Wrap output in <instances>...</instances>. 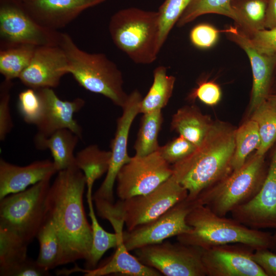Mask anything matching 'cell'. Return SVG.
<instances>
[{
    "label": "cell",
    "mask_w": 276,
    "mask_h": 276,
    "mask_svg": "<svg viewBox=\"0 0 276 276\" xmlns=\"http://www.w3.org/2000/svg\"><path fill=\"white\" fill-rule=\"evenodd\" d=\"M105 0H22L28 13L40 25L54 30L62 28L87 8Z\"/></svg>",
    "instance_id": "cell-19"
},
{
    "label": "cell",
    "mask_w": 276,
    "mask_h": 276,
    "mask_svg": "<svg viewBox=\"0 0 276 276\" xmlns=\"http://www.w3.org/2000/svg\"><path fill=\"white\" fill-rule=\"evenodd\" d=\"M36 46L19 44L0 50V73L5 80L18 78L29 65Z\"/></svg>",
    "instance_id": "cell-30"
},
{
    "label": "cell",
    "mask_w": 276,
    "mask_h": 276,
    "mask_svg": "<svg viewBox=\"0 0 276 276\" xmlns=\"http://www.w3.org/2000/svg\"><path fill=\"white\" fill-rule=\"evenodd\" d=\"M261 144V138L257 123L250 119L235 132V151L232 159L233 171L239 169L254 150Z\"/></svg>",
    "instance_id": "cell-32"
},
{
    "label": "cell",
    "mask_w": 276,
    "mask_h": 276,
    "mask_svg": "<svg viewBox=\"0 0 276 276\" xmlns=\"http://www.w3.org/2000/svg\"><path fill=\"white\" fill-rule=\"evenodd\" d=\"M213 122L198 108L191 105L178 109L173 115L170 125L172 130L198 147L204 139Z\"/></svg>",
    "instance_id": "cell-23"
},
{
    "label": "cell",
    "mask_w": 276,
    "mask_h": 276,
    "mask_svg": "<svg viewBox=\"0 0 276 276\" xmlns=\"http://www.w3.org/2000/svg\"><path fill=\"white\" fill-rule=\"evenodd\" d=\"M20 1H22V0H20Z\"/></svg>",
    "instance_id": "cell-47"
},
{
    "label": "cell",
    "mask_w": 276,
    "mask_h": 276,
    "mask_svg": "<svg viewBox=\"0 0 276 276\" xmlns=\"http://www.w3.org/2000/svg\"><path fill=\"white\" fill-rule=\"evenodd\" d=\"M198 205L200 204L196 198L187 197L154 220L124 231L123 240L126 248L129 251L134 250L189 232L192 228L187 223V216Z\"/></svg>",
    "instance_id": "cell-12"
},
{
    "label": "cell",
    "mask_w": 276,
    "mask_h": 276,
    "mask_svg": "<svg viewBox=\"0 0 276 276\" xmlns=\"http://www.w3.org/2000/svg\"><path fill=\"white\" fill-rule=\"evenodd\" d=\"M12 81L4 80L0 86V140H5L13 127L10 108V91Z\"/></svg>",
    "instance_id": "cell-38"
},
{
    "label": "cell",
    "mask_w": 276,
    "mask_h": 276,
    "mask_svg": "<svg viewBox=\"0 0 276 276\" xmlns=\"http://www.w3.org/2000/svg\"><path fill=\"white\" fill-rule=\"evenodd\" d=\"M203 248L178 242H162L135 249L137 259L166 276H205Z\"/></svg>",
    "instance_id": "cell-10"
},
{
    "label": "cell",
    "mask_w": 276,
    "mask_h": 276,
    "mask_svg": "<svg viewBox=\"0 0 276 276\" xmlns=\"http://www.w3.org/2000/svg\"><path fill=\"white\" fill-rule=\"evenodd\" d=\"M265 28L276 29V0H267Z\"/></svg>",
    "instance_id": "cell-44"
},
{
    "label": "cell",
    "mask_w": 276,
    "mask_h": 276,
    "mask_svg": "<svg viewBox=\"0 0 276 276\" xmlns=\"http://www.w3.org/2000/svg\"><path fill=\"white\" fill-rule=\"evenodd\" d=\"M230 213L233 219L249 228H276V149L260 191L251 200Z\"/></svg>",
    "instance_id": "cell-15"
},
{
    "label": "cell",
    "mask_w": 276,
    "mask_h": 276,
    "mask_svg": "<svg viewBox=\"0 0 276 276\" xmlns=\"http://www.w3.org/2000/svg\"><path fill=\"white\" fill-rule=\"evenodd\" d=\"M51 178L1 199L0 227L16 234L28 244L36 237L48 217L46 199Z\"/></svg>",
    "instance_id": "cell-7"
},
{
    "label": "cell",
    "mask_w": 276,
    "mask_h": 276,
    "mask_svg": "<svg viewBox=\"0 0 276 276\" xmlns=\"http://www.w3.org/2000/svg\"><path fill=\"white\" fill-rule=\"evenodd\" d=\"M61 36L37 22L20 0H1V49L19 44L59 45Z\"/></svg>",
    "instance_id": "cell-8"
},
{
    "label": "cell",
    "mask_w": 276,
    "mask_h": 276,
    "mask_svg": "<svg viewBox=\"0 0 276 276\" xmlns=\"http://www.w3.org/2000/svg\"><path fill=\"white\" fill-rule=\"evenodd\" d=\"M250 119L257 123L261 138L255 153L265 155L276 141V105L266 100L252 112Z\"/></svg>",
    "instance_id": "cell-33"
},
{
    "label": "cell",
    "mask_w": 276,
    "mask_h": 276,
    "mask_svg": "<svg viewBox=\"0 0 276 276\" xmlns=\"http://www.w3.org/2000/svg\"><path fill=\"white\" fill-rule=\"evenodd\" d=\"M143 97L135 89L128 96L122 107L123 113L117 121L114 137L110 144L111 157L109 169L102 183L93 195V199H102L113 202V186L117 174L122 167L131 158L127 153V142L131 124L140 113V107Z\"/></svg>",
    "instance_id": "cell-13"
},
{
    "label": "cell",
    "mask_w": 276,
    "mask_h": 276,
    "mask_svg": "<svg viewBox=\"0 0 276 276\" xmlns=\"http://www.w3.org/2000/svg\"><path fill=\"white\" fill-rule=\"evenodd\" d=\"M276 229V228H275ZM269 249L276 252V229L271 235V243Z\"/></svg>",
    "instance_id": "cell-45"
},
{
    "label": "cell",
    "mask_w": 276,
    "mask_h": 276,
    "mask_svg": "<svg viewBox=\"0 0 276 276\" xmlns=\"http://www.w3.org/2000/svg\"><path fill=\"white\" fill-rule=\"evenodd\" d=\"M252 258L266 276H276V252L268 248L259 249L254 251Z\"/></svg>",
    "instance_id": "cell-43"
},
{
    "label": "cell",
    "mask_w": 276,
    "mask_h": 276,
    "mask_svg": "<svg viewBox=\"0 0 276 276\" xmlns=\"http://www.w3.org/2000/svg\"><path fill=\"white\" fill-rule=\"evenodd\" d=\"M255 249L242 243L204 249L202 262L208 276H266L252 258Z\"/></svg>",
    "instance_id": "cell-14"
},
{
    "label": "cell",
    "mask_w": 276,
    "mask_h": 276,
    "mask_svg": "<svg viewBox=\"0 0 276 276\" xmlns=\"http://www.w3.org/2000/svg\"><path fill=\"white\" fill-rule=\"evenodd\" d=\"M111 157V151L100 149L90 145L75 155V164L85 175L87 188H93L95 181L106 173Z\"/></svg>",
    "instance_id": "cell-26"
},
{
    "label": "cell",
    "mask_w": 276,
    "mask_h": 276,
    "mask_svg": "<svg viewBox=\"0 0 276 276\" xmlns=\"http://www.w3.org/2000/svg\"><path fill=\"white\" fill-rule=\"evenodd\" d=\"M80 139L71 130L62 129L48 137L35 135L34 143L37 149L50 150L58 172L76 166L74 151Z\"/></svg>",
    "instance_id": "cell-22"
},
{
    "label": "cell",
    "mask_w": 276,
    "mask_h": 276,
    "mask_svg": "<svg viewBox=\"0 0 276 276\" xmlns=\"http://www.w3.org/2000/svg\"><path fill=\"white\" fill-rule=\"evenodd\" d=\"M246 35L260 52L268 54L276 53V29H264Z\"/></svg>",
    "instance_id": "cell-40"
},
{
    "label": "cell",
    "mask_w": 276,
    "mask_h": 276,
    "mask_svg": "<svg viewBox=\"0 0 276 276\" xmlns=\"http://www.w3.org/2000/svg\"><path fill=\"white\" fill-rule=\"evenodd\" d=\"M57 171L53 161L37 160L20 166L0 159V200L27 189L30 186L51 178Z\"/></svg>",
    "instance_id": "cell-20"
},
{
    "label": "cell",
    "mask_w": 276,
    "mask_h": 276,
    "mask_svg": "<svg viewBox=\"0 0 276 276\" xmlns=\"http://www.w3.org/2000/svg\"><path fill=\"white\" fill-rule=\"evenodd\" d=\"M28 243L13 232L0 227V275L26 260Z\"/></svg>",
    "instance_id": "cell-31"
},
{
    "label": "cell",
    "mask_w": 276,
    "mask_h": 276,
    "mask_svg": "<svg viewBox=\"0 0 276 276\" xmlns=\"http://www.w3.org/2000/svg\"><path fill=\"white\" fill-rule=\"evenodd\" d=\"M197 147L181 135L159 146L157 151L169 164L172 165L191 154Z\"/></svg>",
    "instance_id": "cell-37"
},
{
    "label": "cell",
    "mask_w": 276,
    "mask_h": 276,
    "mask_svg": "<svg viewBox=\"0 0 276 276\" xmlns=\"http://www.w3.org/2000/svg\"><path fill=\"white\" fill-rule=\"evenodd\" d=\"M108 29L115 45L134 63L149 64L157 58L161 49L158 11L121 9L111 16Z\"/></svg>",
    "instance_id": "cell-5"
},
{
    "label": "cell",
    "mask_w": 276,
    "mask_h": 276,
    "mask_svg": "<svg viewBox=\"0 0 276 276\" xmlns=\"http://www.w3.org/2000/svg\"><path fill=\"white\" fill-rule=\"evenodd\" d=\"M67 65L66 55L60 46H38L18 79L24 85L35 90L53 88L67 74Z\"/></svg>",
    "instance_id": "cell-17"
},
{
    "label": "cell",
    "mask_w": 276,
    "mask_h": 276,
    "mask_svg": "<svg viewBox=\"0 0 276 276\" xmlns=\"http://www.w3.org/2000/svg\"><path fill=\"white\" fill-rule=\"evenodd\" d=\"M175 78L167 74V68L158 66L153 71V81L140 104V113L162 109L168 103L173 91Z\"/></svg>",
    "instance_id": "cell-25"
},
{
    "label": "cell",
    "mask_w": 276,
    "mask_h": 276,
    "mask_svg": "<svg viewBox=\"0 0 276 276\" xmlns=\"http://www.w3.org/2000/svg\"><path fill=\"white\" fill-rule=\"evenodd\" d=\"M231 1L192 0L178 19L176 25L181 27L201 15L210 13L226 16L235 21L236 16L232 8Z\"/></svg>",
    "instance_id": "cell-34"
},
{
    "label": "cell",
    "mask_w": 276,
    "mask_h": 276,
    "mask_svg": "<svg viewBox=\"0 0 276 276\" xmlns=\"http://www.w3.org/2000/svg\"><path fill=\"white\" fill-rule=\"evenodd\" d=\"M190 98H197L202 102L209 106L216 105L221 98L220 87L212 81H205L200 83L190 95Z\"/></svg>",
    "instance_id": "cell-41"
},
{
    "label": "cell",
    "mask_w": 276,
    "mask_h": 276,
    "mask_svg": "<svg viewBox=\"0 0 276 276\" xmlns=\"http://www.w3.org/2000/svg\"><path fill=\"white\" fill-rule=\"evenodd\" d=\"M46 199L48 216L60 237L63 256L62 265L88 259L93 235L83 203L86 186L84 174L76 166L57 172Z\"/></svg>",
    "instance_id": "cell-1"
},
{
    "label": "cell",
    "mask_w": 276,
    "mask_h": 276,
    "mask_svg": "<svg viewBox=\"0 0 276 276\" xmlns=\"http://www.w3.org/2000/svg\"><path fill=\"white\" fill-rule=\"evenodd\" d=\"M265 155L255 153L238 169L202 191L196 199L221 216L251 200L262 188L268 172Z\"/></svg>",
    "instance_id": "cell-6"
},
{
    "label": "cell",
    "mask_w": 276,
    "mask_h": 276,
    "mask_svg": "<svg viewBox=\"0 0 276 276\" xmlns=\"http://www.w3.org/2000/svg\"><path fill=\"white\" fill-rule=\"evenodd\" d=\"M92 190L93 189H87L86 193L93 235L90 255L86 260L87 269H94L106 251L111 248L116 247L118 243L117 234L106 232L98 222L93 204Z\"/></svg>",
    "instance_id": "cell-28"
},
{
    "label": "cell",
    "mask_w": 276,
    "mask_h": 276,
    "mask_svg": "<svg viewBox=\"0 0 276 276\" xmlns=\"http://www.w3.org/2000/svg\"><path fill=\"white\" fill-rule=\"evenodd\" d=\"M49 271L40 266L36 260L28 258L9 270L6 276H45Z\"/></svg>",
    "instance_id": "cell-42"
},
{
    "label": "cell",
    "mask_w": 276,
    "mask_h": 276,
    "mask_svg": "<svg viewBox=\"0 0 276 276\" xmlns=\"http://www.w3.org/2000/svg\"><path fill=\"white\" fill-rule=\"evenodd\" d=\"M122 222L114 224L112 227L118 237L116 251L112 258L102 266L93 269L83 270L86 276H103L110 274H121L129 276H160L156 269L141 263L135 256L129 254L123 240V226Z\"/></svg>",
    "instance_id": "cell-21"
},
{
    "label": "cell",
    "mask_w": 276,
    "mask_h": 276,
    "mask_svg": "<svg viewBox=\"0 0 276 276\" xmlns=\"http://www.w3.org/2000/svg\"><path fill=\"white\" fill-rule=\"evenodd\" d=\"M36 90L43 104L42 115L36 125V135L48 137L58 130L67 129L82 139V128L74 115L84 106L85 101L80 98L72 101L62 100L51 88Z\"/></svg>",
    "instance_id": "cell-18"
},
{
    "label": "cell",
    "mask_w": 276,
    "mask_h": 276,
    "mask_svg": "<svg viewBox=\"0 0 276 276\" xmlns=\"http://www.w3.org/2000/svg\"><path fill=\"white\" fill-rule=\"evenodd\" d=\"M188 196L187 190L171 176L151 192L120 199L113 205L130 231L154 220Z\"/></svg>",
    "instance_id": "cell-9"
},
{
    "label": "cell",
    "mask_w": 276,
    "mask_h": 276,
    "mask_svg": "<svg viewBox=\"0 0 276 276\" xmlns=\"http://www.w3.org/2000/svg\"><path fill=\"white\" fill-rule=\"evenodd\" d=\"M163 122L162 109L143 114L133 146L135 155L145 156L157 151L158 136Z\"/></svg>",
    "instance_id": "cell-29"
},
{
    "label": "cell",
    "mask_w": 276,
    "mask_h": 276,
    "mask_svg": "<svg viewBox=\"0 0 276 276\" xmlns=\"http://www.w3.org/2000/svg\"><path fill=\"white\" fill-rule=\"evenodd\" d=\"M267 0H232L235 22L246 34L265 29Z\"/></svg>",
    "instance_id": "cell-27"
},
{
    "label": "cell",
    "mask_w": 276,
    "mask_h": 276,
    "mask_svg": "<svg viewBox=\"0 0 276 276\" xmlns=\"http://www.w3.org/2000/svg\"><path fill=\"white\" fill-rule=\"evenodd\" d=\"M172 166L157 151L145 156L134 155L123 165L116 178L120 199L148 194L169 179Z\"/></svg>",
    "instance_id": "cell-11"
},
{
    "label": "cell",
    "mask_w": 276,
    "mask_h": 276,
    "mask_svg": "<svg viewBox=\"0 0 276 276\" xmlns=\"http://www.w3.org/2000/svg\"><path fill=\"white\" fill-rule=\"evenodd\" d=\"M226 33L229 38L244 51L250 62L253 78L250 104V112L252 113L271 94L276 72V53L268 54L260 52L248 36L237 28L230 27Z\"/></svg>",
    "instance_id": "cell-16"
},
{
    "label": "cell",
    "mask_w": 276,
    "mask_h": 276,
    "mask_svg": "<svg viewBox=\"0 0 276 276\" xmlns=\"http://www.w3.org/2000/svg\"><path fill=\"white\" fill-rule=\"evenodd\" d=\"M36 238L40 246L36 260L38 265L48 271L62 265L63 251L61 242L53 222L48 216Z\"/></svg>",
    "instance_id": "cell-24"
},
{
    "label": "cell",
    "mask_w": 276,
    "mask_h": 276,
    "mask_svg": "<svg viewBox=\"0 0 276 276\" xmlns=\"http://www.w3.org/2000/svg\"><path fill=\"white\" fill-rule=\"evenodd\" d=\"M218 35V31L214 27L206 24H201L192 29L190 38L192 43L196 47L207 49L216 42Z\"/></svg>",
    "instance_id": "cell-39"
},
{
    "label": "cell",
    "mask_w": 276,
    "mask_h": 276,
    "mask_svg": "<svg viewBox=\"0 0 276 276\" xmlns=\"http://www.w3.org/2000/svg\"><path fill=\"white\" fill-rule=\"evenodd\" d=\"M18 110L24 121L36 125L43 111V104L37 91L29 88L19 93L17 103Z\"/></svg>",
    "instance_id": "cell-36"
},
{
    "label": "cell",
    "mask_w": 276,
    "mask_h": 276,
    "mask_svg": "<svg viewBox=\"0 0 276 276\" xmlns=\"http://www.w3.org/2000/svg\"><path fill=\"white\" fill-rule=\"evenodd\" d=\"M191 230L177 236L178 242L203 249L230 243H242L255 250L269 249L272 234L249 228L239 221L219 216L209 208L198 205L186 218Z\"/></svg>",
    "instance_id": "cell-3"
},
{
    "label": "cell",
    "mask_w": 276,
    "mask_h": 276,
    "mask_svg": "<svg viewBox=\"0 0 276 276\" xmlns=\"http://www.w3.org/2000/svg\"><path fill=\"white\" fill-rule=\"evenodd\" d=\"M267 100L276 105V93H272L267 97Z\"/></svg>",
    "instance_id": "cell-46"
},
{
    "label": "cell",
    "mask_w": 276,
    "mask_h": 276,
    "mask_svg": "<svg viewBox=\"0 0 276 276\" xmlns=\"http://www.w3.org/2000/svg\"><path fill=\"white\" fill-rule=\"evenodd\" d=\"M59 46L67 58V74L85 89L104 96L117 106H124L128 95L124 90L122 73L115 63L104 54L82 50L67 33H61Z\"/></svg>",
    "instance_id": "cell-4"
},
{
    "label": "cell",
    "mask_w": 276,
    "mask_h": 276,
    "mask_svg": "<svg viewBox=\"0 0 276 276\" xmlns=\"http://www.w3.org/2000/svg\"><path fill=\"white\" fill-rule=\"evenodd\" d=\"M235 130L227 123L213 122L201 144L190 155L171 165L172 176L196 199L205 189L232 171Z\"/></svg>",
    "instance_id": "cell-2"
},
{
    "label": "cell",
    "mask_w": 276,
    "mask_h": 276,
    "mask_svg": "<svg viewBox=\"0 0 276 276\" xmlns=\"http://www.w3.org/2000/svg\"><path fill=\"white\" fill-rule=\"evenodd\" d=\"M192 0H165L158 11L159 45L163 47L174 25Z\"/></svg>",
    "instance_id": "cell-35"
}]
</instances>
